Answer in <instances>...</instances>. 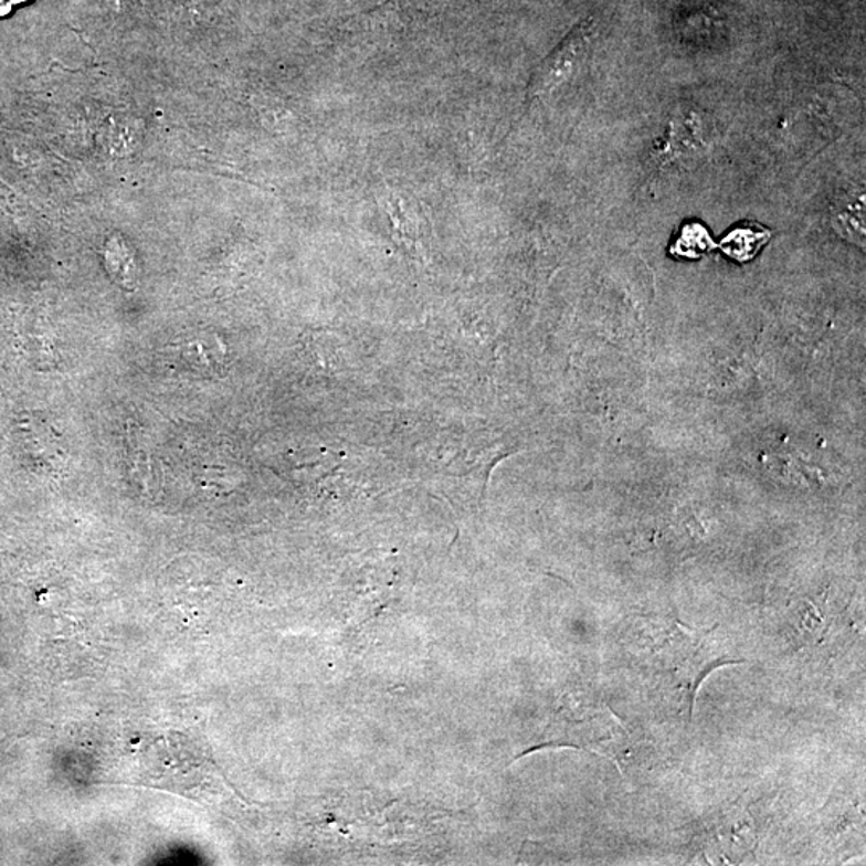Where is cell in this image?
Listing matches in <instances>:
<instances>
[{
  "label": "cell",
  "instance_id": "obj_5",
  "mask_svg": "<svg viewBox=\"0 0 866 866\" xmlns=\"http://www.w3.org/2000/svg\"><path fill=\"white\" fill-rule=\"evenodd\" d=\"M716 247L717 244L701 223H687L669 247V252L676 257L700 258Z\"/></svg>",
  "mask_w": 866,
  "mask_h": 866
},
{
  "label": "cell",
  "instance_id": "obj_2",
  "mask_svg": "<svg viewBox=\"0 0 866 866\" xmlns=\"http://www.w3.org/2000/svg\"><path fill=\"white\" fill-rule=\"evenodd\" d=\"M717 822L719 825L715 828L716 837L727 857L740 858L754 849L758 836H756L754 823L747 812L735 809L720 816Z\"/></svg>",
  "mask_w": 866,
  "mask_h": 866
},
{
  "label": "cell",
  "instance_id": "obj_4",
  "mask_svg": "<svg viewBox=\"0 0 866 866\" xmlns=\"http://www.w3.org/2000/svg\"><path fill=\"white\" fill-rule=\"evenodd\" d=\"M833 226L841 236L851 243H865V200L862 197L847 198L833 214Z\"/></svg>",
  "mask_w": 866,
  "mask_h": 866
},
{
  "label": "cell",
  "instance_id": "obj_3",
  "mask_svg": "<svg viewBox=\"0 0 866 866\" xmlns=\"http://www.w3.org/2000/svg\"><path fill=\"white\" fill-rule=\"evenodd\" d=\"M770 236L772 232L759 223H743L730 230L717 247L738 264H747L769 243Z\"/></svg>",
  "mask_w": 866,
  "mask_h": 866
},
{
  "label": "cell",
  "instance_id": "obj_1",
  "mask_svg": "<svg viewBox=\"0 0 866 866\" xmlns=\"http://www.w3.org/2000/svg\"><path fill=\"white\" fill-rule=\"evenodd\" d=\"M594 34V18H585L580 24H577L563 39L562 44L550 53L536 71L530 88H528V98L549 94L570 80L583 63Z\"/></svg>",
  "mask_w": 866,
  "mask_h": 866
}]
</instances>
